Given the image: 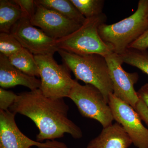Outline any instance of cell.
Here are the masks:
<instances>
[{"label":"cell","mask_w":148,"mask_h":148,"mask_svg":"<svg viewBox=\"0 0 148 148\" xmlns=\"http://www.w3.org/2000/svg\"><path fill=\"white\" fill-rule=\"evenodd\" d=\"M107 17L104 13L86 21L75 32L56 40L58 49L79 55L97 54L106 56L113 53L112 48L101 39L98 28L105 24Z\"/></svg>","instance_id":"4"},{"label":"cell","mask_w":148,"mask_h":148,"mask_svg":"<svg viewBox=\"0 0 148 148\" xmlns=\"http://www.w3.org/2000/svg\"><path fill=\"white\" fill-rule=\"evenodd\" d=\"M105 57L108 66L113 94L135 110L140 100L134 88L139 79L138 73L125 71L122 67L123 63L118 54L113 52Z\"/></svg>","instance_id":"10"},{"label":"cell","mask_w":148,"mask_h":148,"mask_svg":"<svg viewBox=\"0 0 148 148\" xmlns=\"http://www.w3.org/2000/svg\"><path fill=\"white\" fill-rule=\"evenodd\" d=\"M24 47L11 33L0 34V52L7 57L15 54Z\"/></svg>","instance_id":"19"},{"label":"cell","mask_w":148,"mask_h":148,"mask_svg":"<svg viewBox=\"0 0 148 148\" xmlns=\"http://www.w3.org/2000/svg\"><path fill=\"white\" fill-rule=\"evenodd\" d=\"M77 9L86 18L103 13L105 1L103 0H71Z\"/></svg>","instance_id":"18"},{"label":"cell","mask_w":148,"mask_h":148,"mask_svg":"<svg viewBox=\"0 0 148 148\" xmlns=\"http://www.w3.org/2000/svg\"><path fill=\"white\" fill-rule=\"evenodd\" d=\"M108 104L114 119L121 125L134 145L148 148V129L143 125L135 109L113 93L110 95Z\"/></svg>","instance_id":"7"},{"label":"cell","mask_w":148,"mask_h":148,"mask_svg":"<svg viewBox=\"0 0 148 148\" xmlns=\"http://www.w3.org/2000/svg\"><path fill=\"white\" fill-rule=\"evenodd\" d=\"M69 98L75 103L83 116L95 120L103 128L112 124L114 119L110 108L102 92L95 86L82 85L76 80Z\"/></svg>","instance_id":"6"},{"label":"cell","mask_w":148,"mask_h":148,"mask_svg":"<svg viewBox=\"0 0 148 148\" xmlns=\"http://www.w3.org/2000/svg\"><path fill=\"white\" fill-rule=\"evenodd\" d=\"M148 28V0H140L137 10L129 17L114 24H102L98 32L104 42L121 55Z\"/></svg>","instance_id":"3"},{"label":"cell","mask_w":148,"mask_h":148,"mask_svg":"<svg viewBox=\"0 0 148 148\" xmlns=\"http://www.w3.org/2000/svg\"><path fill=\"white\" fill-rule=\"evenodd\" d=\"M15 114L10 111H0V148H68L65 144L55 140L40 143L31 140L17 127Z\"/></svg>","instance_id":"9"},{"label":"cell","mask_w":148,"mask_h":148,"mask_svg":"<svg viewBox=\"0 0 148 148\" xmlns=\"http://www.w3.org/2000/svg\"><path fill=\"white\" fill-rule=\"evenodd\" d=\"M57 52L76 79L98 88L108 104L113 90L105 57L97 54L79 55L60 49Z\"/></svg>","instance_id":"2"},{"label":"cell","mask_w":148,"mask_h":148,"mask_svg":"<svg viewBox=\"0 0 148 148\" xmlns=\"http://www.w3.org/2000/svg\"><path fill=\"white\" fill-rule=\"evenodd\" d=\"M11 64L25 73L34 77H40L39 71L34 56L24 48L9 57Z\"/></svg>","instance_id":"16"},{"label":"cell","mask_w":148,"mask_h":148,"mask_svg":"<svg viewBox=\"0 0 148 148\" xmlns=\"http://www.w3.org/2000/svg\"><path fill=\"white\" fill-rule=\"evenodd\" d=\"M10 110L34 122L39 131L36 136L38 142L63 138L66 133L75 139L82 138L81 129L69 118V106L64 98H48L40 89L17 95Z\"/></svg>","instance_id":"1"},{"label":"cell","mask_w":148,"mask_h":148,"mask_svg":"<svg viewBox=\"0 0 148 148\" xmlns=\"http://www.w3.org/2000/svg\"><path fill=\"white\" fill-rule=\"evenodd\" d=\"M139 99L143 101L148 109V83L140 88L137 92Z\"/></svg>","instance_id":"24"},{"label":"cell","mask_w":148,"mask_h":148,"mask_svg":"<svg viewBox=\"0 0 148 148\" xmlns=\"http://www.w3.org/2000/svg\"><path fill=\"white\" fill-rule=\"evenodd\" d=\"M25 16L20 7L13 1H0V32L10 33L12 27Z\"/></svg>","instance_id":"14"},{"label":"cell","mask_w":148,"mask_h":148,"mask_svg":"<svg viewBox=\"0 0 148 148\" xmlns=\"http://www.w3.org/2000/svg\"><path fill=\"white\" fill-rule=\"evenodd\" d=\"M41 81L13 66L8 57L0 53V86L7 88L21 85L33 90L40 89Z\"/></svg>","instance_id":"12"},{"label":"cell","mask_w":148,"mask_h":148,"mask_svg":"<svg viewBox=\"0 0 148 148\" xmlns=\"http://www.w3.org/2000/svg\"><path fill=\"white\" fill-rule=\"evenodd\" d=\"M10 33L22 46L34 55H53L58 51L56 40L32 25L30 18L24 16L12 28Z\"/></svg>","instance_id":"8"},{"label":"cell","mask_w":148,"mask_h":148,"mask_svg":"<svg viewBox=\"0 0 148 148\" xmlns=\"http://www.w3.org/2000/svg\"><path fill=\"white\" fill-rule=\"evenodd\" d=\"M36 4V11L30 20L31 23L33 26L39 27L46 34L53 39L67 36L82 26L55 11Z\"/></svg>","instance_id":"11"},{"label":"cell","mask_w":148,"mask_h":148,"mask_svg":"<svg viewBox=\"0 0 148 148\" xmlns=\"http://www.w3.org/2000/svg\"><path fill=\"white\" fill-rule=\"evenodd\" d=\"M17 95L12 91L0 88V111L8 110L15 102Z\"/></svg>","instance_id":"20"},{"label":"cell","mask_w":148,"mask_h":148,"mask_svg":"<svg viewBox=\"0 0 148 148\" xmlns=\"http://www.w3.org/2000/svg\"><path fill=\"white\" fill-rule=\"evenodd\" d=\"M129 136L118 123L103 128L86 148H128L132 144Z\"/></svg>","instance_id":"13"},{"label":"cell","mask_w":148,"mask_h":148,"mask_svg":"<svg viewBox=\"0 0 148 148\" xmlns=\"http://www.w3.org/2000/svg\"><path fill=\"white\" fill-rule=\"evenodd\" d=\"M142 120L145 122L148 127V109L141 100H139L135 109Z\"/></svg>","instance_id":"23"},{"label":"cell","mask_w":148,"mask_h":148,"mask_svg":"<svg viewBox=\"0 0 148 148\" xmlns=\"http://www.w3.org/2000/svg\"></svg>","instance_id":"25"},{"label":"cell","mask_w":148,"mask_h":148,"mask_svg":"<svg viewBox=\"0 0 148 148\" xmlns=\"http://www.w3.org/2000/svg\"><path fill=\"white\" fill-rule=\"evenodd\" d=\"M35 1L82 25L86 21V18L77 9L71 0H37Z\"/></svg>","instance_id":"15"},{"label":"cell","mask_w":148,"mask_h":148,"mask_svg":"<svg viewBox=\"0 0 148 148\" xmlns=\"http://www.w3.org/2000/svg\"><path fill=\"white\" fill-rule=\"evenodd\" d=\"M41 78L40 90L48 98H69L76 80L73 79L66 65H59L53 55H34Z\"/></svg>","instance_id":"5"},{"label":"cell","mask_w":148,"mask_h":148,"mask_svg":"<svg viewBox=\"0 0 148 148\" xmlns=\"http://www.w3.org/2000/svg\"><path fill=\"white\" fill-rule=\"evenodd\" d=\"M119 55L123 63L136 67L148 75L147 50L128 48Z\"/></svg>","instance_id":"17"},{"label":"cell","mask_w":148,"mask_h":148,"mask_svg":"<svg viewBox=\"0 0 148 148\" xmlns=\"http://www.w3.org/2000/svg\"><path fill=\"white\" fill-rule=\"evenodd\" d=\"M128 48L139 50H147L148 48V28L145 32L135 42L129 46Z\"/></svg>","instance_id":"22"},{"label":"cell","mask_w":148,"mask_h":148,"mask_svg":"<svg viewBox=\"0 0 148 148\" xmlns=\"http://www.w3.org/2000/svg\"><path fill=\"white\" fill-rule=\"evenodd\" d=\"M19 5L26 17L30 20L35 15L36 11V4L33 0H13Z\"/></svg>","instance_id":"21"}]
</instances>
